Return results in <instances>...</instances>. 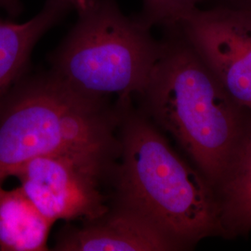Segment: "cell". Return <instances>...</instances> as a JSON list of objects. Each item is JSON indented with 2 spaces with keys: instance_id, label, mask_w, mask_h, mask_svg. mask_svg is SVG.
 Here are the masks:
<instances>
[{
  "instance_id": "cell-1",
  "label": "cell",
  "mask_w": 251,
  "mask_h": 251,
  "mask_svg": "<svg viewBox=\"0 0 251 251\" xmlns=\"http://www.w3.org/2000/svg\"><path fill=\"white\" fill-rule=\"evenodd\" d=\"M111 204L143 218L180 250L222 235L215 188L144 114L122 107Z\"/></svg>"
},
{
  "instance_id": "cell-2",
  "label": "cell",
  "mask_w": 251,
  "mask_h": 251,
  "mask_svg": "<svg viewBox=\"0 0 251 251\" xmlns=\"http://www.w3.org/2000/svg\"><path fill=\"white\" fill-rule=\"evenodd\" d=\"M144 90V113L216 189L247 136L251 112L237 103L181 36L162 42Z\"/></svg>"
},
{
  "instance_id": "cell-3",
  "label": "cell",
  "mask_w": 251,
  "mask_h": 251,
  "mask_svg": "<svg viewBox=\"0 0 251 251\" xmlns=\"http://www.w3.org/2000/svg\"><path fill=\"white\" fill-rule=\"evenodd\" d=\"M122 106L111 107L50 71L22 76L0 100V185L37 156L119 152Z\"/></svg>"
},
{
  "instance_id": "cell-4",
  "label": "cell",
  "mask_w": 251,
  "mask_h": 251,
  "mask_svg": "<svg viewBox=\"0 0 251 251\" xmlns=\"http://www.w3.org/2000/svg\"><path fill=\"white\" fill-rule=\"evenodd\" d=\"M50 56L51 72L83 94L130 100L146 86L162 50L150 28L121 11L117 0H92Z\"/></svg>"
},
{
  "instance_id": "cell-5",
  "label": "cell",
  "mask_w": 251,
  "mask_h": 251,
  "mask_svg": "<svg viewBox=\"0 0 251 251\" xmlns=\"http://www.w3.org/2000/svg\"><path fill=\"white\" fill-rule=\"evenodd\" d=\"M118 152H64L37 156L13 175L37 210L48 220L82 222L109 207L104 184L111 183Z\"/></svg>"
},
{
  "instance_id": "cell-6",
  "label": "cell",
  "mask_w": 251,
  "mask_h": 251,
  "mask_svg": "<svg viewBox=\"0 0 251 251\" xmlns=\"http://www.w3.org/2000/svg\"><path fill=\"white\" fill-rule=\"evenodd\" d=\"M175 28L237 103L251 112V10L194 9Z\"/></svg>"
},
{
  "instance_id": "cell-7",
  "label": "cell",
  "mask_w": 251,
  "mask_h": 251,
  "mask_svg": "<svg viewBox=\"0 0 251 251\" xmlns=\"http://www.w3.org/2000/svg\"><path fill=\"white\" fill-rule=\"evenodd\" d=\"M57 251H180L179 246L143 218L111 204L107 211L57 236Z\"/></svg>"
},
{
  "instance_id": "cell-8",
  "label": "cell",
  "mask_w": 251,
  "mask_h": 251,
  "mask_svg": "<svg viewBox=\"0 0 251 251\" xmlns=\"http://www.w3.org/2000/svg\"><path fill=\"white\" fill-rule=\"evenodd\" d=\"M70 10L59 0H47L36 16L25 23L0 18V100L25 75L37 41Z\"/></svg>"
},
{
  "instance_id": "cell-9",
  "label": "cell",
  "mask_w": 251,
  "mask_h": 251,
  "mask_svg": "<svg viewBox=\"0 0 251 251\" xmlns=\"http://www.w3.org/2000/svg\"><path fill=\"white\" fill-rule=\"evenodd\" d=\"M53 225L20 186L6 190L0 185V251H49Z\"/></svg>"
},
{
  "instance_id": "cell-10",
  "label": "cell",
  "mask_w": 251,
  "mask_h": 251,
  "mask_svg": "<svg viewBox=\"0 0 251 251\" xmlns=\"http://www.w3.org/2000/svg\"><path fill=\"white\" fill-rule=\"evenodd\" d=\"M222 235L251 230V119L247 136L223 180L216 187Z\"/></svg>"
},
{
  "instance_id": "cell-11",
  "label": "cell",
  "mask_w": 251,
  "mask_h": 251,
  "mask_svg": "<svg viewBox=\"0 0 251 251\" xmlns=\"http://www.w3.org/2000/svg\"><path fill=\"white\" fill-rule=\"evenodd\" d=\"M201 0H144L141 13L135 16L143 25L152 28L163 25L177 26L179 23L198 8Z\"/></svg>"
},
{
  "instance_id": "cell-12",
  "label": "cell",
  "mask_w": 251,
  "mask_h": 251,
  "mask_svg": "<svg viewBox=\"0 0 251 251\" xmlns=\"http://www.w3.org/2000/svg\"><path fill=\"white\" fill-rule=\"evenodd\" d=\"M0 9L6 11L11 19L17 18L23 12V4L21 0H0Z\"/></svg>"
},
{
  "instance_id": "cell-13",
  "label": "cell",
  "mask_w": 251,
  "mask_h": 251,
  "mask_svg": "<svg viewBox=\"0 0 251 251\" xmlns=\"http://www.w3.org/2000/svg\"><path fill=\"white\" fill-rule=\"evenodd\" d=\"M65 4L71 10H79L88 6L92 0H59Z\"/></svg>"
},
{
  "instance_id": "cell-14",
  "label": "cell",
  "mask_w": 251,
  "mask_h": 251,
  "mask_svg": "<svg viewBox=\"0 0 251 251\" xmlns=\"http://www.w3.org/2000/svg\"><path fill=\"white\" fill-rule=\"evenodd\" d=\"M239 2V7H243L246 9H251V0H238Z\"/></svg>"
}]
</instances>
